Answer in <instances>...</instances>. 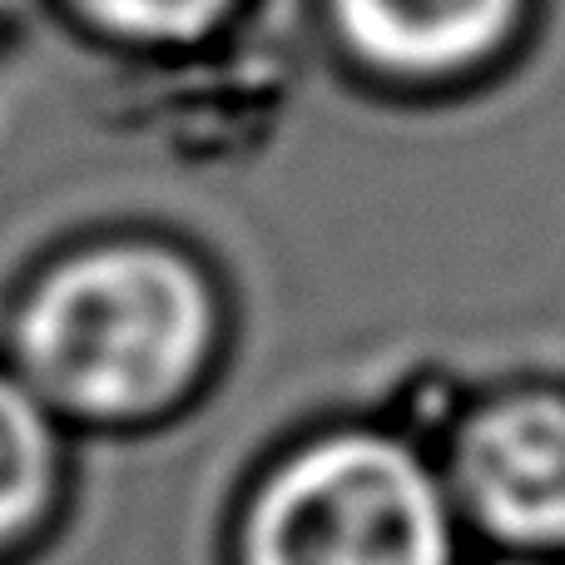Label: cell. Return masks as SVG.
Instances as JSON below:
<instances>
[{
  "instance_id": "1",
  "label": "cell",
  "mask_w": 565,
  "mask_h": 565,
  "mask_svg": "<svg viewBox=\"0 0 565 565\" xmlns=\"http://www.w3.org/2000/svg\"><path fill=\"white\" fill-rule=\"evenodd\" d=\"M224 318L179 248H79L25 292L6 367L60 427L135 431L184 412L218 362Z\"/></svg>"
},
{
  "instance_id": "3",
  "label": "cell",
  "mask_w": 565,
  "mask_h": 565,
  "mask_svg": "<svg viewBox=\"0 0 565 565\" xmlns=\"http://www.w3.org/2000/svg\"><path fill=\"white\" fill-rule=\"evenodd\" d=\"M431 457L467 541L491 556L565 561V387L481 392L451 417Z\"/></svg>"
},
{
  "instance_id": "7",
  "label": "cell",
  "mask_w": 565,
  "mask_h": 565,
  "mask_svg": "<svg viewBox=\"0 0 565 565\" xmlns=\"http://www.w3.org/2000/svg\"><path fill=\"white\" fill-rule=\"evenodd\" d=\"M481 565H565L561 556H491Z\"/></svg>"
},
{
  "instance_id": "4",
  "label": "cell",
  "mask_w": 565,
  "mask_h": 565,
  "mask_svg": "<svg viewBox=\"0 0 565 565\" xmlns=\"http://www.w3.org/2000/svg\"><path fill=\"white\" fill-rule=\"evenodd\" d=\"M348 35L392 70H457L507 35L516 0H338Z\"/></svg>"
},
{
  "instance_id": "5",
  "label": "cell",
  "mask_w": 565,
  "mask_h": 565,
  "mask_svg": "<svg viewBox=\"0 0 565 565\" xmlns=\"http://www.w3.org/2000/svg\"><path fill=\"white\" fill-rule=\"evenodd\" d=\"M70 497V431L0 367V565L35 551Z\"/></svg>"
},
{
  "instance_id": "6",
  "label": "cell",
  "mask_w": 565,
  "mask_h": 565,
  "mask_svg": "<svg viewBox=\"0 0 565 565\" xmlns=\"http://www.w3.org/2000/svg\"><path fill=\"white\" fill-rule=\"evenodd\" d=\"M109 25L149 40H179L204 30L228 0H89Z\"/></svg>"
},
{
  "instance_id": "2",
  "label": "cell",
  "mask_w": 565,
  "mask_h": 565,
  "mask_svg": "<svg viewBox=\"0 0 565 565\" xmlns=\"http://www.w3.org/2000/svg\"><path fill=\"white\" fill-rule=\"evenodd\" d=\"M228 565H467V531L431 447L392 422H332L258 467Z\"/></svg>"
}]
</instances>
